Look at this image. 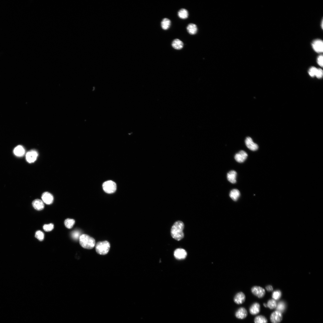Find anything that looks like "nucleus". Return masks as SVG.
Here are the masks:
<instances>
[{
	"label": "nucleus",
	"instance_id": "nucleus-2",
	"mask_svg": "<svg viewBox=\"0 0 323 323\" xmlns=\"http://www.w3.org/2000/svg\"><path fill=\"white\" fill-rule=\"evenodd\" d=\"M79 243L83 248L91 249L95 246V240L94 238L86 234L82 235L79 238Z\"/></svg>",
	"mask_w": 323,
	"mask_h": 323
},
{
	"label": "nucleus",
	"instance_id": "nucleus-6",
	"mask_svg": "<svg viewBox=\"0 0 323 323\" xmlns=\"http://www.w3.org/2000/svg\"><path fill=\"white\" fill-rule=\"evenodd\" d=\"M246 147L250 150L255 151L257 150L259 148L258 145L255 143L251 137H247L245 140Z\"/></svg>",
	"mask_w": 323,
	"mask_h": 323
},
{
	"label": "nucleus",
	"instance_id": "nucleus-18",
	"mask_svg": "<svg viewBox=\"0 0 323 323\" xmlns=\"http://www.w3.org/2000/svg\"><path fill=\"white\" fill-rule=\"evenodd\" d=\"M171 45L174 49L176 50H180L183 48L184 44L182 41L176 39L173 41Z\"/></svg>",
	"mask_w": 323,
	"mask_h": 323
},
{
	"label": "nucleus",
	"instance_id": "nucleus-25",
	"mask_svg": "<svg viewBox=\"0 0 323 323\" xmlns=\"http://www.w3.org/2000/svg\"><path fill=\"white\" fill-rule=\"evenodd\" d=\"M75 223V221L73 219H68L64 222V224L66 227L70 229L73 227Z\"/></svg>",
	"mask_w": 323,
	"mask_h": 323
},
{
	"label": "nucleus",
	"instance_id": "nucleus-24",
	"mask_svg": "<svg viewBox=\"0 0 323 323\" xmlns=\"http://www.w3.org/2000/svg\"><path fill=\"white\" fill-rule=\"evenodd\" d=\"M255 323H267L268 320L264 316L259 315L255 317L254 320Z\"/></svg>",
	"mask_w": 323,
	"mask_h": 323
},
{
	"label": "nucleus",
	"instance_id": "nucleus-14",
	"mask_svg": "<svg viewBox=\"0 0 323 323\" xmlns=\"http://www.w3.org/2000/svg\"><path fill=\"white\" fill-rule=\"evenodd\" d=\"M247 156L248 155L246 152L241 151L235 155V159L238 162L242 163L246 160Z\"/></svg>",
	"mask_w": 323,
	"mask_h": 323
},
{
	"label": "nucleus",
	"instance_id": "nucleus-7",
	"mask_svg": "<svg viewBox=\"0 0 323 323\" xmlns=\"http://www.w3.org/2000/svg\"><path fill=\"white\" fill-rule=\"evenodd\" d=\"M282 319V313L277 311L272 313L270 316V320L272 323H279Z\"/></svg>",
	"mask_w": 323,
	"mask_h": 323
},
{
	"label": "nucleus",
	"instance_id": "nucleus-26",
	"mask_svg": "<svg viewBox=\"0 0 323 323\" xmlns=\"http://www.w3.org/2000/svg\"><path fill=\"white\" fill-rule=\"evenodd\" d=\"M286 305L284 302L283 301H280L277 304L276 308V311L282 313L284 311Z\"/></svg>",
	"mask_w": 323,
	"mask_h": 323
},
{
	"label": "nucleus",
	"instance_id": "nucleus-17",
	"mask_svg": "<svg viewBox=\"0 0 323 323\" xmlns=\"http://www.w3.org/2000/svg\"><path fill=\"white\" fill-rule=\"evenodd\" d=\"M237 175L236 172L234 170H232L229 172L227 174L228 181L232 184H235L236 182Z\"/></svg>",
	"mask_w": 323,
	"mask_h": 323
},
{
	"label": "nucleus",
	"instance_id": "nucleus-10",
	"mask_svg": "<svg viewBox=\"0 0 323 323\" xmlns=\"http://www.w3.org/2000/svg\"><path fill=\"white\" fill-rule=\"evenodd\" d=\"M38 155V153L36 151L34 150L30 151L28 152L26 155V160L29 163H34L36 160Z\"/></svg>",
	"mask_w": 323,
	"mask_h": 323
},
{
	"label": "nucleus",
	"instance_id": "nucleus-5",
	"mask_svg": "<svg viewBox=\"0 0 323 323\" xmlns=\"http://www.w3.org/2000/svg\"><path fill=\"white\" fill-rule=\"evenodd\" d=\"M251 292L254 295L259 298L263 297L265 295V291L262 287L254 286L251 289Z\"/></svg>",
	"mask_w": 323,
	"mask_h": 323
},
{
	"label": "nucleus",
	"instance_id": "nucleus-27",
	"mask_svg": "<svg viewBox=\"0 0 323 323\" xmlns=\"http://www.w3.org/2000/svg\"><path fill=\"white\" fill-rule=\"evenodd\" d=\"M277 305V304L276 301L274 299H271L269 300L268 301L267 304L268 307L271 309L276 308Z\"/></svg>",
	"mask_w": 323,
	"mask_h": 323
},
{
	"label": "nucleus",
	"instance_id": "nucleus-19",
	"mask_svg": "<svg viewBox=\"0 0 323 323\" xmlns=\"http://www.w3.org/2000/svg\"><path fill=\"white\" fill-rule=\"evenodd\" d=\"M14 152L15 155L20 157L24 155L25 151L22 146H18L15 149Z\"/></svg>",
	"mask_w": 323,
	"mask_h": 323
},
{
	"label": "nucleus",
	"instance_id": "nucleus-9",
	"mask_svg": "<svg viewBox=\"0 0 323 323\" xmlns=\"http://www.w3.org/2000/svg\"><path fill=\"white\" fill-rule=\"evenodd\" d=\"M312 46L314 50L316 52L322 53L323 51V42L320 39H317L313 42Z\"/></svg>",
	"mask_w": 323,
	"mask_h": 323
},
{
	"label": "nucleus",
	"instance_id": "nucleus-22",
	"mask_svg": "<svg viewBox=\"0 0 323 323\" xmlns=\"http://www.w3.org/2000/svg\"><path fill=\"white\" fill-rule=\"evenodd\" d=\"M178 17L182 19H187L189 16L188 11L184 9H182L179 10L178 13Z\"/></svg>",
	"mask_w": 323,
	"mask_h": 323
},
{
	"label": "nucleus",
	"instance_id": "nucleus-1",
	"mask_svg": "<svg viewBox=\"0 0 323 323\" xmlns=\"http://www.w3.org/2000/svg\"><path fill=\"white\" fill-rule=\"evenodd\" d=\"M184 227V224L182 222L178 221L175 222L171 230L172 238L178 241L182 239L184 237L183 231Z\"/></svg>",
	"mask_w": 323,
	"mask_h": 323
},
{
	"label": "nucleus",
	"instance_id": "nucleus-33",
	"mask_svg": "<svg viewBox=\"0 0 323 323\" xmlns=\"http://www.w3.org/2000/svg\"><path fill=\"white\" fill-rule=\"evenodd\" d=\"M323 76V71L320 69H317L315 76L318 79H320Z\"/></svg>",
	"mask_w": 323,
	"mask_h": 323
},
{
	"label": "nucleus",
	"instance_id": "nucleus-11",
	"mask_svg": "<svg viewBox=\"0 0 323 323\" xmlns=\"http://www.w3.org/2000/svg\"><path fill=\"white\" fill-rule=\"evenodd\" d=\"M42 198L43 202L48 205L52 203L54 200L52 195L48 192L44 193L42 195Z\"/></svg>",
	"mask_w": 323,
	"mask_h": 323
},
{
	"label": "nucleus",
	"instance_id": "nucleus-4",
	"mask_svg": "<svg viewBox=\"0 0 323 323\" xmlns=\"http://www.w3.org/2000/svg\"><path fill=\"white\" fill-rule=\"evenodd\" d=\"M103 188L106 193L112 194L115 192L117 190V185L115 183L112 181L104 182L103 184Z\"/></svg>",
	"mask_w": 323,
	"mask_h": 323
},
{
	"label": "nucleus",
	"instance_id": "nucleus-23",
	"mask_svg": "<svg viewBox=\"0 0 323 323\" xmlns=\"http://www.w3.org/2000/svg\"><path fill=\"white\" fill-rule=\"evenodd\" d=\"M171 24L170 20L167 18H164L161 22V26L163 29L164 30L168 29L170 27Z\"/></svg>",
	"mask_w": 323,
	"mask_h": 323
},
{
	"label": "nucleus",
	"instance_id": "nucleus-3",
	"mask_svg": "<svg viewBox=\"0 0 323 323\" xmlns=\"http://www.w3.org/2000/svg\"><path fill=\"white\" fill-rule=\"evenodd\" d=\"M110 248V243L107 241L99 242L96 244V252L101 255H105L109 253Z\"/></svg>",
	"mask_w": 323,
	"mask_h": 323
},
{
	"label": "nucleus",
	"instance_id": "nucleus-32",
	"mask_svg": "<svg viewBox=\"0 0 323 323\" xmlns=\"http://www.w3.org/2000/svg\"><path fill=\"white\" fill-rule=\"evenodd\" d=\"M80 232L78 231H74L71 234L72 237L74 239L76 240L78 239L79 238V239L81 236H80Z\"/></svg>",
	"mask_w": 323,
	"mask_h": 323
},
{
	"label": "nucleus",
	"instance_id": "nucleus-34",
	"mask_svg": "<svg viewBox=\"0 0 323 323\" xmlns=\"http://www.w3.org/2000/svg\"><path fill=\"white\" fill-rule=\"evenodd\" d=\"M323 57L322 55H319L317 58V63L318 65L322 67L323 66Z\"/></svg>",
	"mask_w": 323,
	"mask_h": 323
},
{
	"label": "nucleus",
	"instance_id": "nucleus-8",
	"mask_svg": "<svg viewBox=\"0 0 323 323\" xmlns=\"http://www.w3.org/2000/svg\"><path fill=\"white\" fill-rule=\"evenodd\" d=\"M174 255L176 259L182 260L186 258L187 256V253L185 249L179 248L175 250Z\"/></svg>",
	"mask_w": 323,
	"mask_h": 323
},
{
	"label": "nucleus",
	"instance_id": "nucleus-29",
	"mask_svg": "<svg viewBox=\"0 0 323 323\" xmlns=\"http://www.w3.org/2000/svg\"><path fill=\"white\" fill-rule=\"evenodd\" d=\"M281 293L280 291L277 290L274 292L272 295L273 299L278 300L280 299L281 297Z\"/></svg>",
	"mask_w": 323,
	"mask_h": 323
},
{
	"label": "nucleus",
	"instance_id": "nucleus-20",
	"mask_svg": "<svg viewBox=\"0 0 323 323\" xmlns=\"http://www.w3.org/2000/svg\"><path fill=\"white\" fill-rule=\"evenodd\" d=\"M240 195V192L238 190L233 189L231 191L230 194V196L233 200L234 201H237L239 198Z\"/></svg>",
	"mask_w": 323,
	"mask_h": 323
},
{
	"label": "nucleus",
	"instance_id": "nucleus-16",
	"mask_svg": "<svg viewBox=\"0 0 323 323\" xmlns=\"http://www.w3.org/2000/svg\"><path fill=\"white\" fill-rule=\"evenodd\" d=\"M32 204L34 208L36 210L40 211L43 210L44 207V205L43 201L37 199L33 201Z\"/></svg>",
	"mask_w": 323,
	"mask_h": 323
},
{
	"label": "nucleus",
	"instance_id": "nucleus-36",
	"mask_svg": "<svg viewBox=\"0 0 323 323\" xmlns=\"http://www.w3.org/2000/svg\"><path fill=\"white\" fill-rule=\"evenodd\" d=\"M264 306L266 308L268 307L267 304H265V303H264Z\"/></svg>",
	"mask_w": 323,
	"mask_h": 323
},
{
	"label": "nucleus",
	"instance_id": "nucleus-35",
	"mask_svg": "<svg viewBox=\"0 0 323 323\" xmlns=\"http://www.w3.org/2000/svg\"><path fill=\"white\" fill-rule=\"evenodd\" d=\"M266 290L269 292H272L273 290V287L271 285L267 286L266 287Z\"/></svg>",
	"mask_w": 323,
	"mask_h": 323
},
{
	"label": "nucleus",
	"instance_id": "nucleus-30",
	"mask_svg": "<svg viewBox=\"0 0 323 323\" xmlns=\"http://www.w3.org/2000/svg\"><path fill=\"white\" fill-rule=\"evenodd\" d=\"M54 228V226L52 224L45 225L43 226L44 230L46 232H50Z\"/></svg>",
	"mask_w": 323,
	"mask_h": 323
},
{
	"label": "nucleus",
	"instance_id": "nucleus-31",
	"mask_svg": "<svg viewBox=\"0 0 323 323\" xmlns=\"http://www.w3.org/2000/svg\"><path fill=\"white\" fill-rule=\"evenodd\" d=\"M317 69V68L314 67H311L309 69L308 71V73L309 75L311 77H314L315 76Z\"/></svg>",
	"mask_w": 323,
	"mask_h": 323
},
{
	"label": "nucleus",
	"instance_id": "nucleus-13",
	"mask_svg": "<svg viewBox=\"0 0 323 323\" xmlns=\"http://www.w3.org/2000/svg\"><path fill=\"white\" fill-rule=\"evenodd\" d=\"M234 302L237 304L240 305L243 303L246 300V296L242 292L237 293L234 298Z\"/></svg>",
	"mask_w": 323,
	"mask_h": 323
},
{
	"label": "nucleus",
	"instance_id": "nucleus-28",
	"mask_svg": "<svg viewBox=\"0 0 323 323\" xmlns=\"http://www.w3.org/2000/svg\"><path fill=\"white\" fill-rule=\"evenodd\" d=\"M35 237L40 241H42L44 238V234L41 231L39 230L36 232Z\"/></svg>",
	"mask_w": 323,
	"mask_h": 323
},
{
	"label": "nucleus",
	"instance_id": "nucleus-15",
	"mask_svg": "<svg viewBox=\"0 0 323 323\" xmlns=\"http://www.w3.org/2000/svg\"><path fill=\"white\" fill-rule=\"evenodd\" d=\"M261 307L259 303H255L251 306L249 311L250 314L253 315H255L259 314L260 311Z\"/></svg>",
	"mask_w": 323,
	"mask_h": 323
},
{
	"label": "nucleus",
	"instance_id": "nucleus-21",
	"mask_svg": "<svg viewBox=\"0 0 323 323\" xmlns=\"http://www.w3.org/2000/svg\"><path fill=\"white\" fill-rule=\"evenodd\" d=\"M187 30L188 33L191 35L195 34L198 31V28L196 25L193 23H190L188 25Z\"/></svg>",
	"mask_w": 323,
	"mask_h": 323
},
{
	"label": "nucleus",
	"instance_id": "nucleus-12",
	"mask_svg": "<svg viewBox=\"0 0 323 323\" xmlns=\"http://www.w3.org/2000/svg\"><path fill=\"white\" fill-rule=\"evenodd\" d=\"M248 312L246 310L244 307L239 308L236 311L235 315L236 317L240 319L245 318L247 316Z\"/></svg>",
	"mask_w": 323,
	"mask_h": 323
}]
</instances>
